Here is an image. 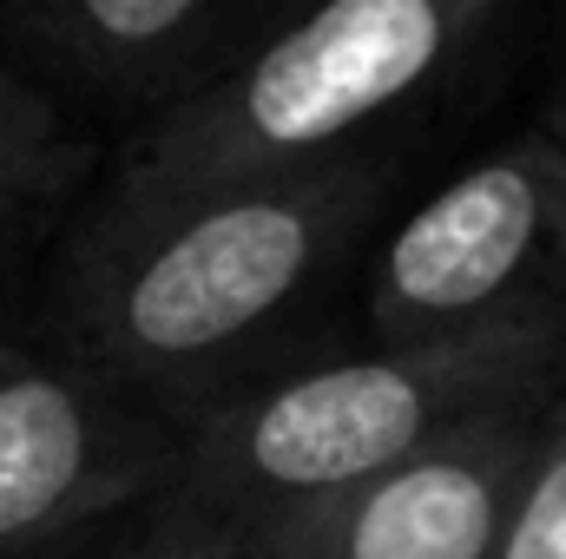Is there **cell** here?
I'll use <instances>...</instances> for the list:
<instances>
[{
    "instance_id": "cell-1",
    "label": "cell",
    "mask_w": 566,
    "mask_h": 559,
    "mask_svg": "<svg viewBox=\"0 0 566 559\" xmlns=\"http://www.w3.org/2000/svg\"><path fill=\"white\" fill-rule=\"evenodd\" d=\"M389 178V158H349L171 198L113 191L60 264L66 356L191 428L336 283L376 231Z\"/></svg>"
},
{
    "instance_id": "cell-2",
    "label": "cell",
    "mask_w": 566,
    "mask_h": 559,
    "mask_svg": "<svg viewBox=\"0 0 566 559\" xmlns=\"http://www.w3.org/2000/svg\"><path fill=\"white\" fill-rule=\"evenodd\" d=\"M566 316L434 349H369L258 376L185 428L165 487L106 559H251L290 520L363 487L428 434L514 395H554Z\"/></svg>"
},
{
    "instance_id": "cell-3",
    "label": "cell",
    "mask_w": 566,
    "mask_h": 559,
    "mask_svg": "<svg viewBox=\"0 0 566 559\" xmlns=\"http://www.w3.org/2000/svg\"><path fill=\"white\" fill-rule=\"evenodd\" d=\"M501 20V0H336L296 13L211 93L139 133L113 191L171 198L382 158V126L448 93Z\"/></svg>"
},
{
    "instance_id": "cell-4",
    "label": "cell",
    "mask_w": 566,
    "mask_h": 559,
    "mask_svg": "<svg viewBox=\"0 0 566 559\" xmlns=\"http://www.w3.org/2000/svg\"><path fill=\"white\" fill-rule=\"evenodd\" d=\"M566 158L541 133L501 145L428 191L416 211L376 244L369 277V342L376 349H434L488 336L507 323L554 316L534 283L560 277Z\"/></svg>"
},
{
    "instance_id": "cell-5",
    "label": "cell",
    "mask_w": 566,
    "mask_h": 559,
    "mask_svg": "<svg viewBox=\"0 0 566 559\" xmlns=\"http://www.w3.org/2000/svg\"><path fill=\"white\" fill-rule=\"evenodd\" d=\"M178 441V421L86 362L0 349V559L145 507L165 487Z\"/></svg>"
},
{
    "instance_id": "cell-6",
    "label": "cell",
    "mask_w": 566,
    "mask_h": 559,
    "mask_svg": "<svg viewBox=\"0 0 566 559\" xmlns=\"http://www.w3.org/2000/svg\"><path fill=\"white\" fill-rule=\"evenodd\" d=\"M554 395H514L290 520L251 559H494Z\"/></svg>"
},
{
    "instance_id": "cell-7",
    "label": "cell",
    "mask_w": 566,
    "mask_h": 559,
    "mask_svg": "<svg viewBox=\"0 0 566 559\" xmlns=\"http://www.w3.org/2000/svg\"><path fill=\"white\" fill-rule=\"evenodd\" d=\"M283 20L251 0H7L0 46L53 99L165 126Z\"/></svg>"
},
{
    "instance_id": "cell-8",
    "label": "cell",
    "mask_w": 566,
    "mask_h": 559,
    "mask_svg": "<svg viewBox=\"0 0 566 559\" xmlns=\"http://www.w3.org/2000/svg\"><path fill=\"white\" fill-rule=\"evenodd\" d=\"M80 165H86V139L66 126L60 99L40 93L0 53V211L60 191Z\"/></svg>"
},
{
    "instance_id": "cell-9",
    "label": "cell",
    "mask_w": 566,
    "mask_h": 559,
    "mask_svg": "<svg viewBox=\"0 0 566 559\" xmlns=\"http://www.w3.org/2000/svg\"><path fill=\"white\" fill-rule=\"evenodd\" d=\"M494 559H566V389L547 409L534 467L521 481V500L507 514V534H501Z\"/></svg>"
},
{
    "instance_id": "cell-10",
    "label": "cell",
    "mask_w": 566,
    "mask_h": 559,
    "mask_svg": "<svg viewBox=\"0 0 566 559\" xmlns=\"http://www.w3.org/2000/svg\"><path fill=\"white\" fill-rule=\"evenodd\" d=\"M541 139L566 158V53H560V73H554V93H547V119H541ZM560 289H566V224H560Z\"/></svg>"
}]
</instances>
